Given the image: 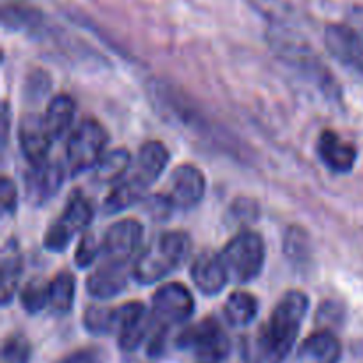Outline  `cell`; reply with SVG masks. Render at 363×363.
<instances>
[{"label":"cell","mask_w":363,"mask_h":363,"mask_svg":"<svg viewBox=\"0 0 363 363\" xmlns=\"http://www.w3.org/2000/svg\"><path fill=\"white\" fill-rule=\"evenodd\" d=\"M308 311V298L301 291H289L273 308L261 335V363H280L293 351L301 323Z\"/></svg>","instance_id":"obj_1"},{"label":"cell","mask_w":363,"mask_h":363,"mask_svg":"<svg viewBox=\"0 0 363 363\" xmlns=\"http://www.w3.org/2000/svg\"><path fill=\"white\" fill-rule=\"evenodd\" d=\"M191 252V240L183 230H169L140 252L133 264V277L144 286L160 282L176 272Z\"/></svg>","instance_id":"obj_2"},{"label":"cell","mask_w":363,"mask_h":363,"mask_svg":"<svg viewBox=\"0 0 363 363\" xmlns=\"http://www.w3.org/2000/svg\"><path fill=\"white\" fill-rule=\"evenodd\" d=\"M229 280L234 284H248L261 275L266 261V247L261 234L241 230L220 252Z\"/></svg>","instance_id":"obj_3"},{"label":"cell","mask_w":363,"mask_h":363,"mask_svg":"<svg viewBox=\"0 0 363 363\" xmlns=\"http://www.w3.org/2000/svg\"><path fill=\"white\" fill-rule=\"evenodd\" d=\"M108 144V133L101 123L94 119H84L71 130L67 140L66 160L71 176L94 169L105 155Z\"/></svg>","instance_id":"obj_4"},{"label":"cell","mask_w":363,"mask_h":363,"mask_svg":"<svg viewBox=\"0 0 363 363\" xmlns=\"http://www.w3.org/2000/svg\"><path fill=\"white\" fill-rule=\"evenodd\" d=\"M177 346L191 351L206 363H218L230 353L229 335L215 318H206L199 325L184 330L177 339Z\"/></svg>","instance_id":"obj_5"},{"label":"cell","mask_w":363,"mask_h":363,"mask_svg":"<svg viewBox=\"0 0 363 363\" xmlns=\"http://www.w3.org/2000/svg\"><path fill=\"white\" fill-rule=\"evenodd\" d=\"M94 218L92 204L77 191L69 197L62 215L53 222L45 236V247L52 252L66 250L69 241L78 233L85 230Z\"/></svg>","instance_id":"obj_6"},{"label":"cell","mask_w":363,"mask_h":363,"mask_svg":"<svg viewBox=\"0 0 363 363\" xmlns=\"http://www.w3.org/2000/svg\"><path fill=\"white\" fill-rule=\"evenodd\" d=\"M155 318L147 314L140 301H130L113 308V333L119 340V347L126 353H133L151 335Z\"/></svg>","instance_id":"obj_7"},{"label":"cell","mask_w":363,"mask_h":363,"mask_svg":"<svg viewBox=\"0 0 363 363\" xmlns=\"http://www.w3.org/2000/svg\"><path fill=\"white\" fill-rule=\"evenodd\" d=\"M195 301L190 291L177 282L165 284L152 296V318L156 325L169 326L184 323L191 318Z\"/></svg>","instance_id":"obj_8"},{"label":"cell","mask_w":363,"mask_h":363,"mask_svg":"<svg viewBox=\"0 0 363 363\" xmlns=\"http://www.w3.org/2000/svg\"><path fill=\"white\" fill-rule=\"evenodd\" d=\"M144 236V227L138 220L126 218L113 223L106 230L101 243V254L105 261L126 264L138 252Z\"/></svg>","instance_id":"obj_9"},{"label":"cell","mask_w":363,"mask_h":363,"mask_svg":"<svg viewBox=\"0 0 363 363\" xmlns=\"http://www.w3.org/2000/svg\"><path fill=\"white\" fill-rule=\"evenodd\" d=\"M206 195V177L197 167L184 163L170 176L169 194L165 201L170 208L194 209L202 202Z\"/></svg>","instance_id":"obj_10"},{"label":"cell","mask_w":363,"mask_h":363,"mask_svg":"<svg viewBox=\"0 0 363 363\" xmlns=\"http://www.w3.org/2000/svg\"><path fill=\"white\" fill-rule=\"evenodd\" d=\"M325 43L330 53L363 77V34L350 25L333 23L325 30Z\"/></svg>","instance_id":"obj_11"},{"label":"cell","mask_w":363,"mask_h":363,"mask_svg":"<svg viewBox=\"0 0 363 363\" xmlns=\"http://www.w3.org/2000/svg\"><path fill=\"white\" fill-rule=\"evenodd\" d=\"M18 142H20V149L25 160L30 165L46 162L53 137L46 128L45 117L38 116V113H28V116L21 117L20 124H18Z\"/></svg>","instance_id":"obj_12"},{"label":"cell","mask_w":363,"mask_h":363,"mask_svg":"<svg viewBox=\"0 0 363 363\" xmlns=\"http://www.w3.org/2000/svg\"><path fill=\"white\" fill-rule=\"evenodd\" d=\"M64 181V170L57 162L38 163L30 165V170L25 174V191L27 199L34 206L48 202L60 190Z\"/></svg>","instance_id":"obj_13"},{"label":"cell","mask_w":363,"mask_h":363,"mask_svg":"<svg viewBox=\"0 0 363 363\" xmlns=\"http://www.w3.org/2000/svg\"><path fill=\"white\" fill-rule=\"evenodd\" d=\"M318 155L332 172L346 174L357 163V147L333 130H325L318 140Z\"/></svg>","instance_id":"obj_14"},{"label":"cell","mask_w":363,"mask_h":363,"mask_svg":"<svg viewBox=\"0 0 363 363\" xmlns=\"http://www.w3.org/2000/svg\"><path fill=\"white\" fill-rule=\"evenodd\" d=\"M191 280L206 296H215L222 293L223 287L230 282L220 254L204 252L191 264Z\"/></svg>","instance_id":"obj_15"},{"label":"cell","mask_w":363,"mask_h":363,"mask_svg":"<svg viewBox=\"0 0 363 363\" xmlns=\"http://www.w3.org/2000/svg\"><path fill=\"white\" fill-rule=\"evenodd\" d=\"M128 284V268L121 262L105 261L87 279V291L92 298L108 300L124 291Z\"/></svg>","instance_id":"obj_16"},{"label":"cell","mask_w":363,"mask_h":363,"mask_svg":"<svg viewBox=\"0 0 363 363\" xmlns=\"http://www.w3.org/2000/svg\"><path fill=\"white\" fill-rule=\"evenodd\" d=\"M169 158V149H167L162 142H145L140 147V152H138L135 163H131L130 172L149 188L160 176H162L163 170L167 169Z\"/></svg>","instance_id":"obj_17"},{"label":"cell","mask_w":363,"mask_h":363,"mask_svg":"<svg viewBox=\"0 0 363 363\" xmlns=\"http://www.w3.org/2000/svg\"><path fill=\"white\" fill-rule=\"evenodd\" d=\"M342 353L339 339L328 330L314 333L298 350V363H337Z\"/></svg>","instance_id":"obj_18"},{"label":"cell","mask_w":363,"mask_h":363,"mask_svg":"<svg viewBox=\"0 0 363 363\" xmlns=\"http://www.w3.org/2000/svg\"><path fill=\"white\" fill-rule=\"evenodd\" d=\"M74 113H77V103H74L71 96L59 94L50 101L46 113L43 117H45V124L48 128L50 135L53 137V140L62 138L71 130Z\"/></svg>","instance_id":"obj_19"},{"label":"cell","mask_w":363,"mask_h":363,"mask_svg":"<svg viewBox=\"0 0 363 363\" xmlns=\"http://www.w3.org/2000/svg\"><path fill=\"white\" fill-rule=\"evenodd\" d=\"M21 269H23V261H21L20 248L14 240L7 241L2 252V272H0V294H2V305H9L13 300L14 293L18 289V282H20Z\"/></svg>","instance_id":"obj_20"},{"label":"cell","mask_w":363,"mask_h":363,"mask_svg":"<svg viewBox=\"0 0 363 363\" xmlns=\"http://www.w3.org/2000/svg\"><path fill=\"white\" fill-rule=\"evenodd\" d=\"M131 167V156L126 149H116L103 155L94 167V181L99 184H116L126 176Z\"/></svg>","instance_id":"obj_21"},{"label":"cell","mask_w":363,"mask_h":363,"mask_svg":"<svg viewBox=\"0 0 363 363\" xmlns=\"http://www.w3.org/2000/svg\"><path fill=\"white\" fill-rule=\"evenodd\" d=\"M257 307V300L252 294L245 293V291H236L225 301L223 312H225V318L230 326H234V328H243V326H248L254 321L259 311Z\"/></svg>","instance_id":"obj_22"},{"label":"cell","mask_w":363,"mask_h":363,"mask_svg":"<svg viewBox=\"0 0 363 363\" xmlns=\"http://www.w3.org/2000/svg\"><path fill=\"white\" fill-rule=\"evenodd\" d=\"M74 303V277L67 272H60L50 282L48 308L55 315H66Z\"/></svg>","instance_id":"obj_23"},{"label":"cell","mask_w":363,"mask_h":363,"mask_svg":"<svg viewBox=\"0 0 363 363\" xmlns=\"http://www.w3.org/2000/svg\"><path fill=\"white\" fill-rule=\"evenodd\" d=\"M20 301L28 314H38L50 305V284L43 280H32L21 289Z\"/></svg>","instance_id":"obj_24"},{"label":"cell","mask_w":363,"mask_h":363,"mask_svg":"<svg viewBox=\"0 0 363 363\" xmlns=\"http://www.w3.org/2000/svg\"><path fill=\"white\" fill-rule=\"evenodd\" d=\"M84 326L94 335H110L113 333V308L92 305L85 311Z\"/></svg>","instance_id":"obj_25"},{"label":"cell","mask_w":363,"mask_h":363,"mask_svg":"<svg viewBox=\"0 0 363 363\" xmlns=\"http://www.w3.org/2000/svg\"><path fill=\"white\" fill-rule=\"evenodd\" d=\"M32 357V346L23 335L7 337L2 347L4 363H28Z\"/></svg>","instance_id":"obj_26"},{"label":"cell","mask_w":363,"mask_h":363,"mask_svg":"<svg viewBox=\"0 0 363 363\" xmlns=\"http://www.w3.org/2000/svg\"><path fill=\"white\" fill-rule=\"evenodd\" d=\"M284 248L287 257L294 262H301L308 255V236L300 227H289L284 238Z\"/></svg>","instance_id":"obj_27"},{"label":"cell","mask_w":363,"mask_h":363,"mask_svg":"<svg viewBox=\"0 0 363 363\" xmlns=\"http://www.w3.org/2000/svg\"><path fill=\"white\" fill-rule=\"evenodd\" d=\"M99 254H101V245L96 243L92 234H87L80 241V245H78L77 254H74V262L78 264V268H87V266H91L98 259Z\"/></svg>","instance_id":"obj_28"},{"label":"cell","mask_w":363,"mask_h":363,"mask_svg":"<svg viewBox=\"0 0 363 363\" xmlns=\"http://www.w3.org/2000/svg\"><path fill=\"white\" fill-rule=\"evenodd\" d=\"M0 202H2L4 213H7V215L16 211V206H18L16 186H14V183L9 179V177H2V181H0Z\"/></svg>","instance_id":"obj_29"},{"label":"cell","mask_w":363,"mask_h":363,"mask_svg":"<svg viewBox=\"0 0 363 363\" xmlns=\"http://www.w3.org/2000/svg\"><path fill=\"white\" fill-rule=\"evenodd\" d=\"M57 363H103V358L98 350L87 347V350H78L66 354V357L60 358Z\"/></svg>","instance_id":"obj_30"},{"label":"cell","mask_w":363,"mask_h":363,"mask_svg":"<svg viewBox=\"0 0 363 363\" xmlns=\"http://www.w3.org/2000/svg\"><path fill=\"white\" fill-rule=\"evenodd\" d=\"M230 213L236 215V222H247V220H254L255 216H257V206H255L254 201L240 199V201L230 208Z\"/></svg>","instance_id":"obj_31"},{"label":"cell","mask_w":363,"mask_h":363,"mask_svg":"<svg viewBox=\"0 0 363 363\" xmlns=\"http://www.w3.org/2000/svg\"><path fill=\"white\" fill-rule=\"evenodd\" d=\"M202 363H206V362H202Z\"/></svg>","instance_id":"obj_32"}]
</instances>
